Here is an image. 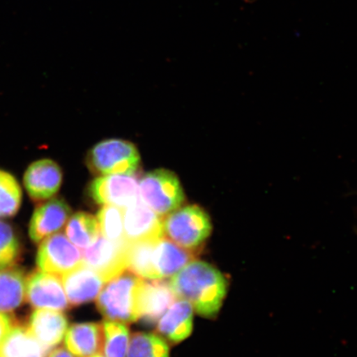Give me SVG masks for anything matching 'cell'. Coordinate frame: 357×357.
I'll return each instance as SVG.
<instances>
[{
	"mask_svg": "<svg viewBox=\"0 0 357 357\" xmlns=\"http://www.w3.org/2000/svg\"><path fill=\"white\" fill-rule=\"evenodd\" d=\"M139 199L160 217L184 204L185 196L175 173L160 169L146 174L138 184Z\"/></svg>",
	"mask_w": 357,
	"mask_h": 357,
	"instance_id": "277c9868",
	"label": "cell"
},
{
	"mask_svg": "<svg viewBox=\"0 0 357 357\" xmlns=\"http://www.w3.org/2000/svg\"><path fill=\"white\" fill-rule=\"evenodd\" d=\"M102 346L105 357H126L129 345V329L125 324L107 319L102 323Z\"/></svg>",
	"mask_w": 357,
	"mask_h": 357,
	"instance_id": "7402d4cb",
	"label": "cell"
},
{
	"mask_svg": "<svg viewBox=\"0 0 357 357\" xmlns=\"http://www.w3.org/2000/svg\"><path fill=\"white\" fill-rule=\"evenodd\" d=\"M129 243H115L101 234L83 250V262L99 274L105 282L123 273L128 267Z\"/></svg>",
	"mask_w": 357,
	"mask_h": 357,
	"instance_id": "8992f818",
	"label": "cell"
},
{
	"mask_svg": "<svg viewBox=\"0 0 357 357\" xmlns=\"http://www.w3.org/2000/svg\"><path fill=\"white\" fill-rule=\"evenodd\" d=\"M140 160L137 147L121 139L102 141L88 155L89 166L102 176H132L139 167Z\"/></svg>",
	"mask_w": 357,
	"mask_h": 357,
	"instance_id": "5b68a950",
	"label": "cell"
},
{
	"mask_svg": "<svg viewBox=\"0 0 357 357\" xmlns=\"http://www.w3.org/2000/svg\"><path fill=\"white\" fill-rule=\"evenodd\" d=\"M28 328L49 351L63 340L68 329V320L61 311L36 309L30 316Z\"/></svg>",
	"mask_w": 357,
	"mask_h": 357,
	"instance_id": "9a60e30c",
	"label": "cell"
},
{
	"mask_svg": "<svg viewBox=\"0 0 357 357\" xmlns=\"http://www.w3.org/2000/svg\"><path fill=\"white\" fill-rule=\"evenodd\" d=\"M162 218L146 206L140 199L124 208V235L127 242H158L164 238Z\"/></svg>",
	"mask_w": 357,
	"mask_h": 357,
	"instance_id": "30bf717a",
	"label": "cell"
},
{
	"mask_svg": "<svg viewBox=\"0 0 357 357\" xmlns=\"http://www.w3.org/2000/svg\"><path fill=\"white\" fill-rule=\"evenodd\" d=\"M48 351L28 328L17 324L0 344V357H47Z\"/></svg>",
	"mask_w": 357,
	"mask_h": 357,
	"instance_id": "d6986e66",
	"label": "cell"
},
{
	"mask_svg": "<svg viewBox=\"0 0 357 357\" xmlns=\"http://www.w3.org/2000/svg\"><path fill=\"white\" fill-rule=\"evenodd\" d=\"M176 298L169 281L144 280L138 294L139 319L146 325H155Z\"/></svg>",
	"mask_w": 357,
	"mask_h": 357,
	"instance_id": "7c38bea8",
	"label": "cell"
},
{
	"mask_svg": "<svg viewBox=\"0 0 357 357\" xmlns=\"http://www.w3.org/2000/svg\"><path fill=\"white\" fill-rule=\"evenodd\" d=\"M26 298L35 309L62 312L70 307L61 278L42 271L26 278Z\"/></svg>",
	"mask_w": 357,
	"mask_h": 357,
	"instance_id": "ba28073f",
	"label": "cell"
},
{
	"mask_svg": "<svg viewBox=\"0 0 357 357\" xmlns=\"http://www.w3.org/2000/svg\"><path fill=\"white\" fill-rule=\"evenodd\" d=\"M22 188L15 176L0 169V220L16 215L21 207Z\"/></svg>",
	"mask_w": 357,
	"mask_h": 357,
	"instance_id": "cb8c5ba5",
	"label": "cell"
},
{
	"mask_svg": "<svg viewBox=\"0 0 357 357\" xmlns=\"http://www.w3.org/2000/svg\"><path fill=\"white\" fill-rule=\"evenodd\" d=\"M62 171L59 165L50 159H42L29 165L24 176V185L31 199L43 202L50 199L59 191Z\"/></svg>",
	"mask_w": 357,
	"mask_h": 357,
	"instance_id": "8fae6325",
	"label": "cell"
},
{
	"mask_svg": "<svg viewBox=\"0 0 357 357\" xmlns=\"http://www.w3.org/2000/svg\"><path fill=\"white\" fill-rule=\"evenodd\" d=\"M142 281L129 271L109 281L97 298L100 314L107 319L125 324L136 322L139 319L138 294Z\"/></svg>",
	"mask_w": 357,
	"mask_h": 357,
	"instance_id": "7a4b0ae2",
	"label": "cell"
},
{
	"mask_svg": "<svg viewBox=\"0 0 357 357\" xmlns=\"http://www.w3.org/2000/svg\"><path fill=\"white\" fill-rule=\"evenodd\" d=\"M127 357H169V347L158 335L135 333L129 341Z\"/></svg>",
	"mask_w": 357,
	"mask_h": 357,
	"instance_id": "d4e9b609",
	"label": "cell"
},
{
	"mask_svg": "<svg viewBox=\"0 0 357 357\" xmlns=\"http://www.w3.org/2000/svg\"><path fill=\"white\" fill-rule=\"evenodd\" d=\"M91 197L98 204L126 208L139 200L137 178L128 175H107L96 178L89 187Z\"/></svg>",
	"mask_w": 357,
	"mask_h": 357,
	"instance_id": "9c48e42d",
	"label": "cell"
},
{
	"mask_svg": "<svg viewBox=\"0 0 357 357\" xmlns=\"http://www.w3.org/2000/svg\"><path fill=\"white\" fill-rule=\"evenodd\" d=\"M100 234L115 243L127 242L124 235L123 209L104 205L97 213Z\"/></svg>",
	"mask_w": 357,
	"mask_h": 357,
	"instance_id": "484cf974",
	"label": "cell"
},
{
	"mask_svg": "<svg viewBox=\"0 0 357 357\" xmlns=\"http://www.w3.org/2000/svg\"><path fill=\"white\" fill-rule=\"evenodd\" d=\"M171 278L169 282L177 298L188 301L204 318H215L227 291V279L220 271L195 260Z\"/></svg>",
	"mask_w": 357,
	"mask_h": 357,
	"instance_id": "6da1fadb",
	"label": "cell"
},
{
	"mask_svg": "<svg viewBox=\"0 0 357 357\" xmlns=\"http://www.w3.org/2000/svg\"><path fill=\"white\" fill-rule=\"evenodd\" d=\"M26 298V278L20 270H0V312L17 309Z\"/></svg>",
	"mask_w": 357,
	"mask_h": 357,
	"instance_id": "ffe728a7",
	"label": "cell"
},
{
	"mask_svg": "<svg viewBox=\"0 0 357 357\" xmlns=\"http://www.w3.org/2000/svg\"><path fill=\"white\" fill-rule=\"evenodd\" d=\"M155 243L156 242L129 243L128 270L142 279L159 280L153 265Z\"/></svg>",
	"mask_w": 357,
	"mask_h": 357,
	"instance_id": "603a6c76",
	"label": "cell"
},
{
	"mask_svg": "<svg viewBox=\"0 0 357 357\" xmlns=\"http://www.w3.org/2000/svg\"><path fill=\"white\" fill-rule=\"evenodd\" d=\"M15 325V320L11 316L6 312H0V344Z\"/></svg>",
	"mask_w": 357,
	"mask_h": 357,
	"instance_id": "83f0119b",
	"label": "cell"
},
{
	"mask_svg": "<svg viewBox=\"0 0 357 357\" xmlns=\"http://www.w3.org/2000/svg\"><path fill=\"white\" fill-rule=\"evenodd\" d=\"M164 234L173 243L197 252L212 233L208 213L198 205L178 208L163 220Z\"/></svg>",
	"mask_w": 357,
	"mask_h": 357,
	"instance_id": "3957f363",
	"label": "cell"
},
{
	"mask_svg": "<svg viewBox=\"0 0 357 357\" xmlns=\"http://www.w3.org/2000/svg\"><path fill=\"white\" fill-rule=\"evenodd\" d=\"M21 245L13 227L0 221V270L13 267L19 262Z\"/></svg>",
	"mask_w": 357,
	"mask_h": 357,
	"instance_id": "4316f807",
	"label": "cell"
},
{
	"mask_svg": "<svg viewBox=\"0 0 357 357\" xmlns=\"http://www.w3.org/2000/svg\"><path fill=\"white\" fill-rule=\"evenodd\" d=\"M91 357H105L104 356H102L101 354H96V355H93V356Z\"/></svg>",
	"mask_w": 357,
	"mask_h": 357,
	"instance_id": "f546056e",
	"label": "cell"
},
{
	"mask_svg": "<svg viewBox=\"0 0 357 357\" xmlns=\"http://www.w3.org/2000/svg\"><path fill=\"white\" fill-rule=\"evenodd\" d=\"M196 260V252L190 251L164 236L156 242L153 265L158 279L172 278L190 262Z\"/></svg>",
	"mask_w": 357,
	"mask_h": 357,
	"instance_id": "e0dca14e",
	"label": "cell"
},
{
	"mask_svg": "<svg viewBox=\"0 0 357 357\" xmlns=\"http://www.w3.org/2000/svg\"><path fill=\"white\" fill-rule=\"evenodd\" d=\"M194 309L188 301L176 300L158 324L156 332L176 344L188 337L193 329Z\"/></svg>",
	"mask_w": 357,
	"mask_h": 357,
	"instance_id": "2e32d148",
	"label": "cell"
},
{
	"mask_svg": "<svg viewBox=\"0 0 357 357\" xmlns=\"http://www.w3.org/2000/svg\"><path fill=\"white\" fill-rule=\"evenodd\" d=\"M47 357H75L70 352L65 349V348H56V349L53 350L50 354L48 355Z\"/></svg>",
	"mask_w": 357,
	"mask_h": 357,
	"instance_id": "f1b7e54d",
	"label": "cell"
},
{
	"mask_svg": "<svg viewBox=\"0 0 357 357\" xmlns=\"http://www.w3.org/2000/svg\"><path fill=\"white\" fill-rule=\"evenodd\" d=\"M66 236L75 247L86 249L100 235L97 218L91 214L78 212L69 218L66 225Z\"/></svg>",
	"mask_w": 357,
	"mask_h": 357,
	"instance_id": "44dd1931",
	"label": "cell"
},
{
	"mask_svg": "<svg viewBox=\"0 0 357 357\" xmlns=\"http://www.w3.org/2000/svg\"><path fill=\"white\" fill-rule=\"evenodd\" d=\"M71 216V209L66 201L52 198L36 208L29 223V236L35 243L57 234L66 226Z\"/></svg>",
	"mask_w": 357,
	"mask_h": 357,
	"instance_id": "4fadbf2b",
	"label": "cell"
},
{
	"mask_svg": "<svg viewBox=\"0 0 357 357\" xmlns=\"http://www.w3.org/2000/svg\"><path fill=\"white\" fill-rule=\"evenodd\" d=\"M70 306L77 307L95 301L105 284L99 274L84 263L61 276Z\"/></svg>",
	"mask_w": 357,
	"mask_h": 357,
	"instance_id": "5bb4252c",
	"label": "cell"
},
{
	"mask_svg": "<svg viewBox=\"0 0 357 357\" xmlns=\"http://www.w3.org/2000/svg\"><path fill=\"white\" fill-rule=\"evenodd\" d=\"M83 263L82 252L64 234H53L40 243L37 254L39 271L61 278Z\"/></svg>",
	"mask_w": 357,
	"mask_h": 357,
	"instance_id": "52a82bcc",
	"label": "cell"
},
{
	"mask_svg": "<svg viewBox=\"0 0 357 357\" xmlns=\"http://www.w3.org/2000/svg\"><path fill=\"white\" fill-rule=\"evenodd\" d=\"M67 350L75 357H91L101 354L102 324H75L67 329L64 337Z\"/></svg>",
	"mask_w": 357,
	"mask_h": 357,
	"instance_id": "ac0fdd59",
	"label": "cell"
}]
</instances>
